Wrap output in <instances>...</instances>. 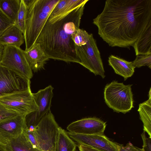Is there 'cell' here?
I'll use <instances>...</instances> for the list:
<instances>
[{
  "label": "cell",
  "mask_w": 151,
  "mask_h": 151,
  "mask_svg": "<svg viewBox=\"0 0 151 151\" xmlns=\"http://www.w3.org/2000/svg\"><path fill=\"white\" fill-rule=\"evenodd\" d=\"M150 21L151 0H107L93 23L109 46L128 48Z\"/></svg>",
  "instance_id": "6da1fadb"
},
{
  "label": "cell",
  "mask_w": 151,
  "mask_h": 151,
  "mask_svg": "<svg viewBox=\"0 0 151 151\" xmlns=\"http://www.w3.org/2000/svg\"><path fill=\"white\" fill-rule=\"evenodd\" d=\"M88 1L53 23L47 19L36 42L40 44L49 59L79 64L72 35L79 28L85 5Z\"/></svg>",
  "instance_id": "7a4b0ae2"
},
{
  "label": "cell",
  "mask_w": 151,
  "mask_h": 151,
  "mask_svg": "<svg viewBox=\"0 0 151 151\" xmlns=\"http://www.w3.org/2000/svg\"><path fill=\"white\" fill-rule=\"evenodd\" d=\"M60 0H23L26 8L25 30L23 35L25 51L35 43L49 16Z\"/></svg>",
  "instance_id": "3957f363"
},
{
  "label": "cell",
  "mask_w": 151,
  "mask_h": 151,
  "mask_svg": "<svg viewBox=\"0 0 151 151\" xmlns=\"http://www.w3.org/2000/svg\"><path fill=\"white\" fill-rule=\"evenodd\" d=\"M132 86L115 81L107 84L104 91L106 104L114 112L124 114L129 112L134 107Z\"/></svg>",
  "instance_id": "277c9868"
},
{
  "label": "cell",
  "mask_w": 151,
  "mask_h": 151,
  "mask_svg": "<svg viewBox=\"0 0 151 151\" xmlns=\"http://www.w3.org/2000/svg\"><path fill=\"white\" fill-rule=\"evenodd\" d=\"M59 127L50 110L40 120L34 131L31 132L33 134L40 151H55Z\"/></svg>",
  "instance_id": "5b68a950"
},
{
  "label": "cell",
  "mask_w": 151,
  "mask_h": 151,
  "mask_svg": "<svg viewBox=\"0 0 151 151\" xmlns=\"http://www.w3.org/2000/svg\"><path fill=\"white\" fill-rule=\"evenodd\" d=\"M76 55L81 64L95 75L105 78V71L100 53L92 34L87 42L77 46L74 45Z\"/></svg>",
  "instance_id": "8992f818"
},
{
  "label": "cell",
  "mask_w": 151,
  "mask_h": 151,
  "mask_svg": "<svg viewBox=\"0 0 151 151\" xmlns=\"http://www.w3.org/2000/svg\"><path fill=\"white\" fill-rule=\"evenodd\" d=\"M0 63L22 76L30 80L33 77L32 70L27 60L24 50L12 45L4 46Z\"/></svg>",
  "instance_id": "52a82bcc"
},
{
  "label": "cell",
  "mask_w": 151,
  "mask_h": 151,
  "mask_svg": "<svg viewBox=\"0 0 151 151\" xmlns=\"http://www.w3.org/2000/svg\"><path fill=\"white\" fill-rule=\"evenodd\" d=\"M0 103L26 115L36 111L37 109L30 86L24 89L0 96Z\"/></svg>",
  "instance_id": "ba28073f"
},
{
  "label": "cell",
  "mask_w": 151,
  "mask_h": 151,
  "mask_svg": "<svg viewBox=\"0 0 151 151\" xmlns=\"http://www.w3.org/2000/svg\"><path fill=\"white\" fill-rule=\"evenodd\" d=\"M53 89L50 85L35 93H32L37 109L36 111L26 116L25 121L27 127L35 128L40 120L50 110Z\"/></svg>",
  "instance_id": "9c48e42d"
},
{
  "label": "cell",
  "mask_w": 151,
  "mask_h": 151,
  "mask_svg": "<svg viewBox=\"0 0 151 151\" xmlns=\"http://www.w3.org/2000/svg\"><path fill=\"white\" fill-rule=\"evenodd\" d=\"M26 115L19 114L0 121V144L4 147L21 135L26 127Z\"/></svg>",
  "instance_id": "30bf717a"
},
{
  "label": "cell",
  "mask_w": 151,
  "mask_h": 151,
  "mask_svg": "<svg viewBox=\"0 0 151 151\" xmlns=\"http://www.w3.org/2000/svg\"><path fill=\"white\" fill-rule=\"evenodd\" d=\"M30 80L24 78L0 63V97L24 89L30 86Z\"/></svg>",
  "instance_id": "8fae6325"
},
{
  "label": "cell",
  "mask_w": 151,
  "mask_h": 151,
  "mask_svg": "<svg viewBox=\"0 0 151 151\" xmlns=\"http://www.w3.org/2000/svg\"><path fill=\"white\" fill-rule=\"evenodd\" d=\"M67 132L78 144L87 145L101 151H119V144L110 140L104 134L86 135Z\"/></svg>",
  "instance_id": "7c38bea8"
},
{
  "label": "cell",
  "mask_w": 151,
  "mask_h": 151,
  "mask_svg": "<svg viewBox=\"0 0 151 151\" xmlns=\"http://www.w3.org/2000/svg\"><path fill=\"white\" fill-rule=\"evenodd\" d=\"M106 122L95 117L86 118L73 122L67 127L68 132L86 134H104Z\"/></svg>",
  "instance_id": "4fadbf2b"
},
{
  "label": "cell",
  "mask_w": 151,
  "mask_h": 151,
  "mask_svg": "<svg viewBox=\"0 0 151 151\" xmlns=\"http://www.w3.org/2000/svg\"><path fill=\"white\" fill-rule=\"evenodd\" d=\"M24 53L32 70L34 72L44 69L49 59L38 43L36 42L29 50H24Z\"/></svg>",
  "instance_id": "5bb4252c"
},
{
  "label": "cell",
  "mask_w": 151,
  "mask_h": 151,
  "mask_svg": "<svg viewBox=\"0 0 151 151\" xmlns=\"http://www.w3.org/2000/svg\"><path fill=\"white\" fill-rule=\"evenodd\" d=\"M109 65L115 73L122 76L124 81L131 77L134 72L135 68L132 62H129L113 55L109 58Z\"/></svg>",
  "instance_id": "9a60e30c"
},
{
  "label": "cell",
  "mask_w": 151,
  "mask_h": 151,
  "mask_svg": "<svg viewBox=\"0 0 151 151\" xmlns=\"http://www.w3.org/2000/svg\"><path fill=\"white\" fill-rule=\"evenodd\" d=\"M133 47L136 56L151 54V21L147 23Z\"/></svg>",
  "instance_id": "2e32d148"
},
{
  "label": "cell",
  "mask_w": 151,
  "mask_h": 151,
  "mask_svg": "<svg viewBox=\"0 0 151 151\" xmlns=\"http://www.w3.org/2000/svg\"><path fill=\"white\" fill-rule=\"evenodd\" d=\"M24 41L23 33L15 24L8 28L0 37V45L3 46L12 45L20 47Z\"/></svg>",
  "instance_id": "e0dca14e"
},
{
  "label": "cell",
  "mask_w": 151,
  "mask_h": 151,
  "mask_svg": "<svg viewBox=\"0 0 151 151\" xmlns=\"http://www.w3.org/2000/svg\"><path fill=\"white\" fill-rule=\"evenodd\" d=\"M151 88L149 92V99L139 104L138 111L140 119L143 123V130L151 138Z\"/></svg>",
  "instance_id": "ac0fdd59"
},
{
  "label": "cell",
  "mask_w": 151,
  "mask_h": 151,
  "mask_svg": "<svg viewBox=\"0 0 151 151\" xmlns=\"http://www.w3.org/2000/svg\"><path fill=\"white\" fill-rule=\"evenodd\" d=\"M77 145L67 132L59 127L54 151H76Z\"/></svg>",
  "instance_id": "d6986e66"
},
{
  "label": "cell",
  "mask_w": 151,
  "mask_h": 151,
  "mask_svg": "<svg viewBox=\"0 0 151 151\" xmlns=\"http://www.w3.org/2000/svg\"><path fill=\"white\" fill-rule=\"evenodd\" d=\"M4 151H40L35 148L23 133L12 139L5 147Z\"/></svg>",
  "instance_id": "ffe728a7"
},
{
  "label": "cell",
  "mask_w": 151,
  "mask_h": 151,
  "mask_svg": "<svg viewBox=\"0 0 151 151\" xmlns=\"http://www.w3.org/2000/svg\"><path fill=\"white\" fill-rule=\"evenodd\" d=\"M21 0H0V10L16 23Z\"/></svg>",
  "instance_id": "44dd1931"
},
{
  "label": "cell",
  "mask_w": 151,
  "mask_h": 151,
  "mask_svg": "<svg viewBox=\"0 0 151 151\" xmlns=\"http://www.w3.org/2000/svg\"><path fill=\"white\" fill-rule=\"evenodd\" d=\"M86 0H68L67 2L61 12L56 17L48 20L50 23H53L60 20Z\"/></svg>",
  "instance_id": "7402d4cb"
},
{
  "label": "cell",
  "mask_w": 151,
  "mask_h": 151,
  "mask_svg": "<svg viewBox=\"0 0 151 151\" xmlns=\"http://www.w3.org/2000/svg\"><path fill=\"white\" fill-rule=\"evenodd\" d=\"M90 35L86 30L79 28L72 35V39L75 45L79 46L87 42Z\"/></svg>",
  "instance_id": "603a6c76"
},
{
  "label": "cell",
  "mask_w": 151,
  "mask_h": 151,
  "mask_svg": "<svg viewBox=\"0 0 151 151\" xmlns=\"http://www.w3.org/2000/svg\"><path fill=\"white\" fill-rule=\"evenodd\" d=\"M26 8L23 0H21L20 6L18 11L16 25L24 34L25 25Z\"/></svg>",
  "instance_id": "cb8c5ba5"
},
{
  "label": "cell",
  "mask_w": 151,
  "mask_h": 151,
  "mask_svg": "<svg viewBox=\"0 0 151 151\" xmlns=\"http://www.w3.org/2000/svg\"><path fill=\"white\" fill-rule=\"evenodd\" d=\"M132 62L135 68L147 66L151 69V54L137 55L135 59Z\"/></svg>",
  "instance_id": "d4e9b609"
},
{
  "label": "cell",
  "mask_w": 151,
  "mask_h": 151,
  "mask_svg": "<svg viewBox=\"0 0 151 151\" xmlns=\"http://www.w3.org/2000/svg\"><path fill=\"white\" fill-rule=\"evenodd\" d=\"M15 24L0 10V37L8 28Z\"/></svg>",
  "instance_id": "484cf974"
},
{
  "label": "cell",
  "mask_w": 151,
  "mask_h": 151,
  "mask_svg": "<svg viewBox=\"0 0 151 151\" xmlns=\"http://www.w3.org/2000/svg\"><path fill=\"white\" fill-rule=\"evenodd\" d=\"M19 114H22L18 111L10 109L0 103V121Z\"/></svg>",
  "instance_id": "4316f807"
},
{
  "label": "cell",
  "mask_w": 151,
  "mask_h": 151,
  "mask_svg": "<svg viewBox=\"0 0 151 151\" xmlns=\"http://www.w3.org/2000/svg\"><path fill=\"white\" fill-rule=\"evenodd\" d=\"M68 0H60L55 6L51 13L48 19L50 20L57 16L62 11Z\"/></svg>",
  "instance_id": "83f0119b"
},
{
  "label": "cell",
  "mask_w": 151,
  "mask_h": 151,
  "mask_svg": "<svg viewBox=\"0 0 151 151\" xmlns=\"http://www.w3.org/2000/svg\"><path fill=\"white\" fill-rule=\"evenodd\" d=\"M141 136L143 142L142 149L143 151H151V138L147 137L144 131L141 134Z\"/></svg>",
  "instance_id": "f1b7e54d"
},
{
  "label": "cell",
  "mask_w": 151,
  "mask_h": 151,
  "mask_svg": "<svg viewBox=\"0 0 151 151\" xmlns=\"http://www.w3.org/2000/svg\"><path fill=\"white\" fill-rule=\"evenodd\" d=\"M119 151H143L142 149L134 146L129 142L125 146L119 145Z\"/></svg>",
  "instance_id": "f546056e"
},
{
  "label": "cell",
  "mask_w": 151,
  "mask_h": 151,
  "mask_svg": "<svg viewBox=\"0 0 151 151\" xmlns=\"http://www.w3.org/2000/svg\"><path fill=\"white\" fill-rule=\"evenodd\" d=\"M79 151H101L92 147L83 145H77Z\"/></svg>",
  "instance_id": "4dcf8cb0"
},
{
  "label": "cell",
  "mask_w": 151,
  "mask_h": 151,
  "mask_svg": "<svg viewBox=\"0 0 151 151\" xmlns=\"http://www.w3.org/2000/svg\"><path fill=\"white\" fill-rule=\"evenodd\" d=\"M4 49V46L0 45V61H1L2 58Z\"/></svg>",
  "instance_id": "1f68e13d"
},
{
  "label": "cell",
  "mask_w": 151,
  "mask_h": 151,
  "mask_svg": "<svg viewBox=\"0 0 151 151\" xmlns=\"http://www.w3.org/2000/svg\"><path fill=\"white\" fill-rule=\"evenodd\" d=\"M0 150L4 151V149L3 147L0 144Z\"/></svg>",
  "instance_id": "d6a6232c"
},
{
  "label": "cell",
  "mask_w": 151,
  "mask_h": 151,
  "mask_svg": "<svg viewBox=\"0 0 151 151\" xmlns=\"http://www.w3.org/2000/svg\"></svg>",
  "instance_id": "836d02e7"
}]
</instances>
